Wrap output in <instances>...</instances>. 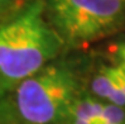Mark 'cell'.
<instances>
[{
  "instance_id": "cell-1",
  "label": "cell",
  "mask_w": 125,
  "mask_h": 124,
  "mask_svg": "<svg viewBox=\"0 0 125 124\" xmlns=\"http://www.w3.org/2000/svg\"><path fill=\"white\" fill-rule=\"evenodd\" d=\"M46 4L35 0L19 15V27L8 58L0 67V95L34 75L58 55L63 45L43 13Z\"/></svg>"
},
{
  "instance_id": "cell-2",
  "label": "cell",
  "mask_w": 125,
  "mask_h": 124,
  "mask_svg": "<svg viewBox=\"0 0 125 124\" xmlns=\"http://www.w3.org/2000/svg\"><path fill=\"white\" fill-rule=\"evenodd\" d=\"M75 74L63 63L44 66L15 86L14 105L25 124H56L64 122L77 98Z\"/></svg>"
},
{
  "instance_id": "cell-3",
  "label": "cell",
  "mask_w": 125,
  "mask_h": 124,
  "mask_svg": "<svg viewBox=\"0 0 125 124\" xmlns=\"http://www.w3.org/2000/svg\"><path fill=\"white\" fill-rule=\"evenodd\" d=\"M124 0H48L52 28L71 47L106 35L120 23Z\"/></svg>"
},
{
  "instance_id": "cell-4",
  "label": "cell",
  "mask_w": 125,
  "mask_h": 124,
  "mask_svg": "<svg viewBox=\"0 0 125 124\" xmlns=\"http://www.w3.org/2000/svg\"><path fill=\"white\" fill-rule=\"evenodd\" d=\"M104 104L89 96H77L71 104L67 115L66 124H96L101 116Z\"/></svg>"
},
{
  "instance_id": "cell-5",
  "label": "cell",
  "mask_w": 125,
  "mask_h": 124,
  "mask_svg": "<svg viewBox=\"0 0 125 124\" xmlns=\"http://www.w3.org/2000/svg\"><path fill=\"white\" fill-rule=\"evenodd\" d=\"M91 87L97 96L107 100L110 104L125 108V96L104 67H101L99 74L92 79Z\"/></svg>"
},
{
  "instance_id": "cell-6",
  "label": "cell",
  "mask_w": 125,
  "mask_h": 124,
  "mask_svg": "<svg viewBox=\"0 0 125 124\" xmlns=\"http://www.w3.org/2000/svg\"><path fill=\"white\" fill-rule=\"evenodd\" d=\"M96 124H125L124 108L114 104H104L101 116Z\"/></svg>"
},
{
  "instance_id": "cell-7",
  "label": "cell",
  "mask_w": 125,
  "mask_h": 124,
  "mask_svg": "<svg viewBox=\"0 0 125 124\" xmlns=\"http://www.w3.org/2000/svg\"><path fill=\"white\" fill-rule=\"evenodd\" d=\"M105 71L111 76V79L115 81V84L117 85V87L120 89V91L123 92V95L125 96V72L120 68V67H104Z\"/></svg>"
},
{
  "instance_id": "cell-8",
  "label": "cell",
  "mask_w": 125,
  "mask_h": 124,
  "mask_svg": "<svg viewBox=\"0 0 125 124\" xmlns=\"http://www.w3.org/2000/svg\"><path fill=\"white\" fill-rule=\"evenodd\" d=\"M116 57H117V61H123L125 60V41L121 42L116 48V52H115Z\"/></svg>"
},
{
  "instance_id": "cell-9",
  "label": "cell",
  "mask_w": 125,
  "mask_h": 124,
  "mask_svg": "<svg viewBox=\"0 0 125 124\" xmlns=\"http://www.w3.org/2000/svg\"><path fill=\"white\" fill-rule=\"evenodd\" d=\"M117 67H120V68L125 72V60H123V61H117Z\"/></svg>"
},
{
  "instance_id": "cell-10",
  "label": "cell",
  "mask_w": 125,
  "mask_h": 124,
  "mask_svg": "<svg viewBox=\"0 0 125 124\" xmlns=\"http://www.w3.org/2000/svg\"><path fill=\"white\" fill-rule=\"evenodd\" d=\"M3 1H5V0H0V3H3Z\"/></svg>"
}]
</instances>
